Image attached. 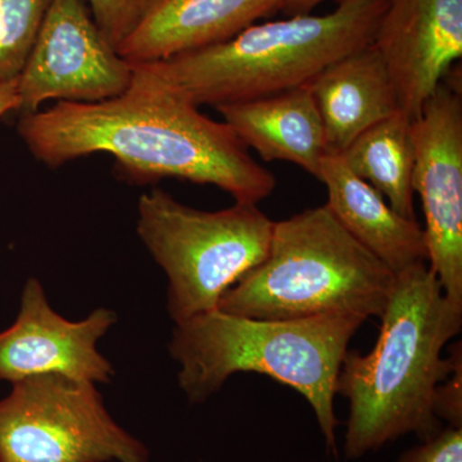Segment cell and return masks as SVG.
<instances>
[{"label": "cell", "instance_id": "cell-22", "mask_svg": "<svg viewBox=\"0 0 462 462\" xmlns=\"http://www.w3.org/2000/svg\"><path fill=\"white\" fill-rule=\"evenodd\" d=\"M327 0H284L282 12L287 16H298V14H311L312 9L318 7Z\"/></svg>", "mask_w": 462, "mask_h": 462}, {"label": "cell", "instance_id": "cell-9", "mask_svg": "<svg viewBox=\"0 0 462 462\" xmlns=\"http://www.w3.org/2000/svg\"><path fill=\"white\" fill-rule=\"evenodd\" d=\"M133 69L97 26L85 0H53L17 79L23 115L48 99L94 103L130 89Z\"/></svg>", "mask_w": 462, "mask_h": 462}, {"label": "cell", "instance_id": "cell-4", "mask_svg": "<svg viewBox=\"0 0 462 462\" xmlns=\"http://www.w3.org/2000/svg\"><path fill=\"white\" fill-rule=\"evenodd\" d=\"M366 320L356 314L267 320L215 310L175 324L169 349L190 403L205 402L236 373L263 374L293 388L314 410L325 446L338 460L337 380Z\"/></svg>", "mask_w": 462, "mask_h": 462}, {"label": "cell", "instance_id": "cell-1", "mask_svg": "<svg viewBox=\"0 0 462 462\" xmlns=\"http://www.w3.org/2000/svg\"><path fill=\"white\" fill-rule=\"evenodd\" d=\"M17 130L32 156L50 167L108 153L136 184L178 178L215 185L243 205H258L275 189L273 173L252 158L229 125L169 91L132 85L100 102L60 100L21 116Z\"/></svg>", "mask_w": 462, "mask_h": 462}, {"label": "cell", "instance_id": "cell-10", "mask_svg": "<svg viewBox=\"0 0 462 462\" xmlns=\"http://www.w3.org/2000/svg\"><path fill=\"white\" fill-rule=\"evenodd\" d=\"M116 321L115 312L103 307L83 320H67L51 309L42 282L27 279L16 320L0 331V382L58 375L96 385L108 383L114 367L98 343Z\"/></svg>", "mask_w": 462, "mask_h": 462}, {"label": "cell", "instance_id": "cell-16", "mask_svg": "<svg viewBox=\"0 0 462 462\" xmlns=\"http://www.w3.org/2000/svg\"><path fill=\"white\" fill-rule=\"evenodd\" d=\"M339 156L356 176L378 190L394 211L416 220L412 188L415 147L409 116L400 109L373 125Z\"/></svg>", "mask_w": 462, "mask_h": 462}, {"label": "cell", "instance_id": "cell-20", "mask_svg": "<svg viewBox=\"0 0 462 462\" xmlns=\"http://www.w3.org/2000/svg\"><path fill=\"white\" fill-rule=\"evenodd\" d=\"M434 415L449 427L462 428V354L451 374L438 384L433 400Z\"/></svg>", "mask_w": 462, "mask_h": 462}, {"label": "cell", "instance_id": "cell-18", "mask_svg": "<svg viewBox=\"0 0 462 462\" xmlns=\"http://www.w3.org/2000/svg\"><path fill=\"white\" fill-rule=\"evenodd\" d=\"M91 14L109 44L117 50L141 23L154 0H88Z\"/></svg>", "mask_w": 462, "mask_h": 462}, {"label": "cell", "instance_id": "cell-21", "mask_svg": "<svg viewBox=\"0 0 462 462\" xmlns=\"http://www.w3.org/2000/svg\"><path fill=\"white\" fill-rule=\"evenodd\" d=\"M20 99L17 93V80L0 83V117L11 111H18Z\"/></svg>", "mask_w": 462, "mask_h": 462}, {"label": "cell", "instance_id": "cell-17", "mask_svg": "<svg viewBox=\"0 0 462 462\" xmlns=\"http://www.w3.org/2000/svg\"><path fill=\"white\" fill-rule=\"evenodd\" d=\"M53 0H0V83L16 81Z\"/></svg>", "mask_w": 462, "mask_h": 462}, {"label": "cell", "instance_id": "cell-5", "mask_svg": "<svg viewBox=\"0 0 462 462\" xmlns=\"http://www.w3.org/2000/svg\"><path fill=\"white\" fill-rule=\"evenodd\" d=\"M394 282L396 273L324 205L273 223L266 256L221 297L218 310L267 320L380 318Z\"/></svg>", "mask_w": 462, "mask_h": 462}, {"label": "cell", "instance_id": "cell-6", "mask_svg": "<svg viewBox=\"0 0 462 462\" xmlns=\"http://www.w3.org/2000/svg\"><path fill=\"white\" fill-rule=\"evenodd\" d=\"M142 242L167 276V311L180 324L218 310L221 297L266 256L273 223L257 205L191 208L153 189L138 203Z\"/></svg>", "mask_w": 462, "mask_h": 462}, {"label": "cell", "instance_id": "cell-12", "mask_svg": "<svg viewBox=\"0 0 462 462\" xmlns=\"http://www.w3.org/2000/svg\"><path fill=\"white\" fill-rule=\"evenodd\" d=\"M284 0H154L148 14L120 45L129 63L154 62L229 41L282 11Z\"/></svg>", "mask_w": 462, "mask_h": 462}, {"label": "cell", "instance_id": "cell-14", "mask_svg": "<svg viewBox=\"0 0 462 462\" xmlns=\"http://www.w3.org/2000/svg\"><path fill=\"white\" fill-rule=\"evenodd\" d=\"M305 87L318 106L329 153H342L365 130L401 109L373 42L325 67Z\"/></svg>", "mask_w": 462, "mask_h": 462}, {"label": "cell", "instance_id": "cell-2", "mask_svg": "<svg viewBox=\"0 0 462 462\" xmlns=\"http://www.w3.org/2000/svg\"><path fill=\"white\" fill-rule=\"evenodd\" d=\"M379 337L366 355L348 351L337 394L349 402L345 455L357 460L398 438L430 439L442 430L434 415V393L462 354L461 342L443 346L461 330L462 314L447 302L428 264L397 273L380 316Z\"/></svg>", "mask_w": 462, "mask_h": 462}, {"label": "cell", "instance_id": "cell-8", "mask_svg": "<svg viewBox=\"0 0 462 462\" xmlns=\"http://www.w3.org/2000/svg\"><path fill=\"white\" fill-rule=\"evenodd\" d=\"M413 193L425 217L428 266L462 314V96L445 78L412 121Z\"/></svg>", "mask_w": 462, "mask_h": 462}, {"label": "cell", "instance_id": "cell-19", "mask_svg": "<svg viewBox=\"0 0 462 462\" xmlns=\"http://www.w3.org/2000/svg\"><path fill=\"white\" fill-rule=\"evenodd\" d=\"M398 462H462V428L443 427L436 436L403 451Z\"/></svg>", "mask_w": 462, "mask_h": 462}, {"label": "cell", "instance_id": "cell-15", "mask_svg": "<svg viewBox=\"0 0 462 462\" xmlns=\"http://www.w3.org/2000/svg\"><path fill=\"white\" fill-rule=\"evenodd\" d=\"M216 109L239 141L263 160L287 161L319 180L329 151L318 106L306 87Z\"/></svg>", "mask_w": 462, "mask_h": 462}, {"label": "cell", "instance_id": "cell-13", "mask_svg": "<svg viewBox=\"0 0 462 462\" xmlns=\"http://www.w3.org/2000/svg\"><path fill=\"white\" fill-rule=\"evenodd\" d=\"M319 180L327 187L334 217L394 273L428 264L424 229L392 208L372 185L356 176L339 154L328 153Z\"/></svg>", "mask_w": 462, "mask_h": 462}, {"label": "cell", "instance_id": "cell-3", "mask_svg": "<svg viewBox=\"0 0 462 462\" xmlns=\"http://www.w3.org/2000/svg\"><path fill=\"white\" fill-rule=\"evenodd\" d=\"M388 0H338L327 14L254 23L229 41L130 63L136 87L218 106L305 87L325 67L372 44Z\"/></svg>", "mask_w": 462, "mask_h": 462}, {"label": "cell", "instance_id": "cell-7", "mask_svg": "<svg viewBox=\"0 0 462 462\" xmlns=\"http://www.w3.org/2000/svg\"><path fill=\"white\" fill-rule=\"evenodd\" d=\"M11 387L0 398V462H149L96 384L42 375Z\"/></svg>", "mask_w": 462, "mask_h": 462}, {"label": "cell", "instance_id": "cell-11", "mask_svg": "<svg viewBox=\"0 0 462 462\" xmlns=\"http://www.w3.org/2000/svg\"><path fill=\"white\" fill-rule=\"evenodd\" d=\"M415 121L462 57V0H388L373 41Z\"/></svg>", "mask_w": 462, "mask_h": 462}]
</instances>
